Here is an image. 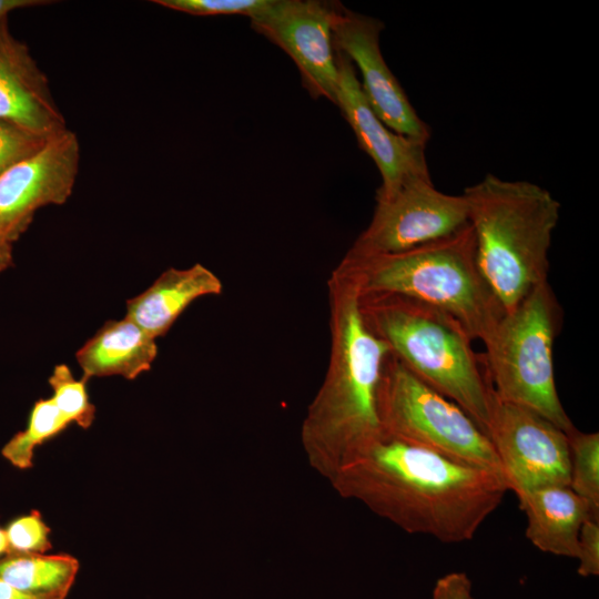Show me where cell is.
Here are the masks:
<instances>
[{
  "label": "cell",
  "mask_w": 599,
  "mask_h": 599,
  "mask_svg": "<svg viewBox=\"0 0 599 599\" xmlns=\"http://www.w3.org/2000/svg\"><path fill=\"white\" fill-rule=\"evenodd\" d=\"M342 262L356 276L362 294L399 295L434 306L483 344L505 315L478 268L469 223L447 237L405 252L346 254Z\"/></svg>",
  "instance_id": "5"
},
{
  "label": "cell",
  "mask_w": 599,
  "mask_h": 599,
  "mask_svg": "<svg viewBox=\"0 0 599 599\" xmlns=\"http://www.w3.org/2000/svg\"><path fill=\"white\" fill-rule=\"evenodd\" d=\"M0 121L41 138L67 129L45 74L7 19L0 21Z\"/></svg>",
  "instance_id": "14"
},
{
  "label": "cell",
  "mask_w": 599,
  "mask_h": 599,
  "mask_svg": "<svg viewBox=\"0 0 599 599\" xmlns=\"http://www.w3.org/2000/svg\"><path fill=\"white\" fill-rule=\"evenodd\" d=\"M158 355L155 338L129 317L108 321L75 353L82 378L122 376L134 379L148 372Z\"/></svg>",
  "instance_id": "17"
},
{
  "label": "cell",
  "mask_w": 599,
  "mask_h": 599,
  "mask_svg": "<svg viewBox=\"0 0 599 599\" xmlns=\"http://www.w3.org/2000/svg\"><path fill=\"white\" fill-rule=\"evenodd\" d=\"M336 105L353 129L361 149L375 162L382 184L376 199H388L404 184L430 179L425 142L387 128L368 104L351 60L336 47Z\"/></svg>",
  "instance_id": "13"
},
{
  "label": "cell",
  "mask_w": 599,
  "mask_h": 599,
  "mask_svg": "<svg viewBox=\"0 0 599 599\" xmlns=\"http://www.w3.org/2000/svg\"><path fill=\"white\" fill-rule=\"evenodd\" d=\"M9 552L45 554L52 548L50 528L39 511L21 516L11 521L6 529Z\"/></svg>",
  "instance_id": "23"
},
{
  "label": "cell",
  "mask_w": 599,
  "mask_h": 599,
  "mask_svg": "<svg viewBox=\"0 0 599 599\" xmlns=\"http://www.w3.org/2000/svg\"><path fill=\"white\" fill-rule=\"evenodd\" d=\"M251 26L291 57L312 97L336 104L332 2L272 0L266 10L251 19Z\"/></svg>",
  "instance_id": "12"
},
{
  "label": "cell",
  "mask_w": 599,
  "mask_h": 599,
  "mask_svg": "<svg viewBox=\"0 0 599 599\" xmlns=\"http://www.w3.org/2000/svg\"><path fill=\"white\" fill-rule=\"evenodd\" d=\"M69 425V420L59 412L51 398L39 399L31 409L26 429L17 433L3 446L1 454L14 467L28 469L32 467L35 447Z\"/></svg>",
  "instance_id": "19"
},
{
  "label": "cell",
  "mask_w": 599,
  "mask_h": 599,
  "mask_svg": "<svg viewBox=\"0 0 599 599\" xmlns=\"http://www.w3.org/2000/svg\"><path fill=\"white\" fill-rule=\"evenodd\" d=\"M487 436L508 490L516 496L545 487H569L567 433L538 413L495 396Z\"/></svg>",
  "instance_id": "9"
},
{
  "label": "cell",
  "mask_w": 599,
  "mask_h": 599,
  "mask_svg": "<svg viewBox=\"0 0 599 599\" xmlns=\"http://www.w3.org/2000/svg\"><path fill=\"white\" fill-rule=\"evenodd\" d=\"M79 571L69 555L16 554L0 558V579L42 599H65Z\"/></svg>",
  "instance_id": "18"
},
{
  "label": "cell",
  "mask_w": 599,
  "mask_h": 599,
  "mask_svg": "<svg viewBox=\"0 0 599 599\" xmlns=\"http://www.w3.org/2000/svg\"><path fill=\"white\" fill-rule=\"evenodd\" d=\"M0 599H42L24 592L9 582L0 579Z\"/></svg>",
  "instance_id": "28"
},
{
  "label": "cell",
  "mask_w": 599,
  "mask_h": 599,
  "mask_svg": "<svg viewBox=\"0 0 599 599\" xmlns=\"http://www.w3.org/2000/svg\"><path fill=\"white\" fill-rule=\"evenodd\" d=\"M432 599H475L471 580L465 572H449L436 581Z\"/></svg>",
  "instance_id": "26"
},
{
  "label": "cell",
  "mask_w": 599,
  "mask_h": 599,
  "mask_svg": "<svg viewBox=\"0 0 599 599\" xmlns=\"http://www.w3.org/2000/svg\"><path fill=\"white\" fill-rule=\"evenodd\" d=\"M361 308L390 354L487 435L495 395L466 328L444 311L399 295L361 293Z\"/></svg>",
  "instance_id": "4"
},
{
  "label": "cell",
  "mask_w": 599,
  "mask_h": 599,
  "mask_svg": "<svg viewBox=\"0 0 599 599\" xmlns=\"http://www.w3.org/2000/svg\"><path fill=\"white\" fill-rule=\"evenodd\" d=\"M328 298L329 361L303 419L301 443L309 466L329 481L382 432L378 389L390 351L367 325L357 278L343 262L328 280Z\"/></svg>",
  "instance_id": "2"
},
{
  "label": "cell",
  "mask_w": 599,
  "mask_h": 599,
  "mask_svg": "<svg viewBox=\"0 0 599 599\" xmlns=\"http://www.w3.org/2000/svg\"><path fill=\"white\" fill-rule=\"evenodd\" d=\"M567 436L570 450L569 487L599 509V434L575 428Z\"/></svg>",
  "instance_id": "20"
},
{
  "label": "cell",
  "mask_w": 599,
  "mask_h": 599,
  "mask_svg": "<svg viewBox=\"0 0 599 599\" xmlns=\"http://www.w3.org/2000/svg\"><path fill=\"white\" fill-rule=\"evenodd\" d=\"M480 273L505 313L548 281L549 250L560 216L552 194L494 174L465 189Z\"/></svg>",
  "instance_id": "3"
},
{
  "label": "cell",
  "mask_w": 599,
  "mask_h": 599,
  "mask_svg": "<svg viewBox=\"0 0 599 599\" xmlns=\"http://www.w3.org/2000/svg\"><path fill=\"white\" fill-rule=\"evenodd\" d=\"M153 2L193 16L241 14L252 19L266 10L272 0H155Z\"/></svg>",
  "instance_id": "22"
},
{
  "label": "cell",
  "mask_w": 599,
  "mask_h": 599,
  "mask_svg": "<svg viewBox=\"0 0 599 599\" xmlns=\"http://www.w3.org/2000/svg\"><path fill=\"white\" fill-rule=\"evenodd\" d=\"M48 138L29 133L13 124L0 121V173L40 149Z\"/></svg>",
  "instance_id": "24"
},
{
  "label": "cell",
  "mask_w": 599,
  "mask_h": 599,
  "mask_svg": "<svg viewBox=\"0 0 599 599\" xmlns=\"http://www.w3.org/2000/svg\"><path fill=\"white\" fill-rule=\"evenodd\" d=\"M561 325L562 309L547 281L505 313L479 355L497 399L527 407L568 434L576 426L560 402L554 372Z\"/></svg>",
  "instance_id": "6"
},
{
  "label": "cell",
  "mask_w": 599,
  "mask_h": 599,
  "mask_svg": "<svg viewBox=\"0 0 599 599\" xmlns=\"http://www.w3.org/2000/svg\"><path fill=\"white\" fill-rule=\"evenodd\" d=\"M343 498L362 502L408 534L445 544L471 540L501 504L499 475L380 432L329 479Z\"/></svg>",
  "instance_id": "1"
},
{
  "label": "cell",
  "mask_w": 599,
  "mask_h": 599,
  "mask_svg": "<svg viewBox=\"0 0 599 599\" xmlns=\"http://www.w3.org/2000/svg\"><path fill=\"white\" fill-rule=\"evenodd\" d=\"M465 196L438 191L432 179L404 184L388 199H376L368 226L347 254L374 256L405 252L447 237L468 224Z\"/></svg>",
  "instance_id": "8"
},
{
  "label": "cell",
  "mask_w": 599,
  "mask_h": 599,
  "mask_svg": "<svg viewBox=\"0 0 599 599\" xmlns=\"http://www.w3.org/2000/svg\"><path fill=\"white\" fill-rule=\"evenodd\" d=\"M9 552V544L4 529L0 528V558Z\"/></svg>",
  "instance_id": "30"
},
{
  "label": "cell",
  "mask_w": 599,
  "mask_h": 599,
  "mask_svg": "<svg viewBox=\"0 0 599 599\" xmlns=\"http://www.w3.org/2000/svg\"><path fill=\"white\" fill-rule=\"evenodd\" d=\"M377 408L382 432L387 435L504 478L489 437L473 418L392 354L384 365Z\"/></svg>",
  "instance_id": "7"
},
{
  "label": "cell",
  "mask_w": 599,
  "mask_h": 599,
  "mask_svg": "<svg viewBox=\"0 0 599 599\" xmlns=\"http://www.w3.org/2000/svg\"><path fill=\"white\" fill-rule=\"evenodd\" d=\"M80 145L68 128L0 173V241L12 245L34 213L70 197L79 170Z\"/></svg>",
  "instance_id": "10"
},
{
  "label": "cell",
  "mask_w": 599,
  "mask_h": 599,
  "mask_svg": "<svg viewBox=\"0 0 599 599\" xmlns=\"http://www.w3.org/2000/svg\"><path fill=\"white\" fill-rule=\"evenodd\" d=\"M221 280L196 263L187 268H169L151 286L126 302L125 316L153 338L163 336L195 300L222 293Z\"/></svg>",
  "instance_id": "16"
},
{
  "label": "cell",
  "mask_w": 599,
  "mask_h": 599,
  "mask_svg": "<svg viewBox=\"0 0 599 599\" xmlns=\"http://www.w3.org/2000/svg\"><path fill=\"white\" fill-rule=\"evenodd\" d=\"M53 2L54 1L48 0H0V21L7 19L8 13L12 10L28 7L45 6Z\"/></svg>",
  "instance_id": "27"
},
{
  "label": "cell",
  "mask_w": 599,
  "mask_h": 599,
  "mask_svg": "<svg viewBox=\"0 0 599 599\" xmlns=\"http://www.w3.org/2000/svg\"><path fill=\"white\" fill-rule=\"evenodd\" d=\"M517 498L527 517V539L544 552L576 559L581 526L599 517V509L568 486L534 489Z\"/></svg>",
  "instance_id": "15"
},
{
  "label": "cell",
  "mask_w": 599,
  "mask_h": 599,
  "mask_svg": "<svg viewBox=\"0 0 599 599\" xmlns=\"http://www.w3.org/2000/svg\"><path fill=\"white\" fill-rule=\"evenodd\" d=\"M382 21L332 2L333 44L362 74V91L382 122L392 131L427 143L429 126L418 116L380 51Z\"/></svg>",
  "instance_id": "11"
},
{
  "label": "cell",
  "mask_w": 599,
  "mask_h": 599,
  "mask_svg": "<svg viewBox=\"0 0 599 599\" xmlns=\"http://www.w3.org/2000/svg\"><path fill=\"white\" fill-rule=\"evenodd\" d=\"M12 263V248L10 244L0 241V272Z\"/></svg>",
  "instance_id": "29"
},
{
  "label": "cell",
  "mask_w": 599,
  "mask_h": 599,
  "mask_svg": "<svg viewBox=\"0 0 599 599\" xmlns=\"http://www.w3.org/2000/svg\"><path fill=\"white\" fill-rule=\"evenodd\" d=\"M52 388V402L59 412L81 428H89L95 416V407L90 402L87 392V380L75 379L70 367L65 364L57 365L49 377Z\"/></svg>",
  "instance_id": "21"
},
{
  "label": "cell",
  "mask_w": 599,
  "mask_h": 599,
  "mask_svg": "<svg viewBox=\"0 0 599 599\" xmlns=\"http://www.w3.org/2000/svg\"><path fill=\"white\" fill-rule=\"evenodd\" d=\"M576 559L581 577L599 575V517H590L581 526Z\"/></svg>",
  "instance_id": "25"
}]
</instances>
